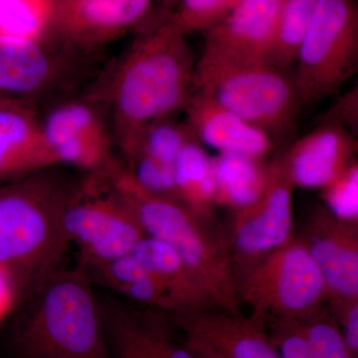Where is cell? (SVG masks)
I'll use <instances>...</instances> for the list:
<instances>
[{
  "mask_svg": "<svg viewBox=\"0 0 358 358\" xmlns=\"http://www.w3.org/2000/svg\"><path fill=\"white\" fill-rule=\"evenodd\" d=\"M58 166L0 185V271L21 305L70 246L64 212L74 182Z\"/></svg>",
  "mask_w": 358,
  "mask_h": 358,
  "instance_id": "1",
  "label": "cell"
},
{
  "mask_svg": "<svg viewBox=\"0 0 358 358\" xmlns=\"http://www.w3.org/2000/svg\"><path fill=\"white\" fill-rule=\"evenodd\" d=\"M185 36L167 18L136 40L115 68L108 95L120 148L148 124L185 110L196 64Z\"/></svg>",
  "mask_w": 358,
  "mask_h": 358,
  "instance_id": "2",
  "label": "cell"
},
{
  "mask_svg": "<svg viewBox=\"0 0 358 358\" xmlns=\"http://www.w3.org/2000/svg\"><path fill=\"white\" fill-rule=\"evenodd\" d=\"M82 262L59 267L22 303L13 334L20 358H112L102 303Z\"/></svg>",
  "mask_w": 358,
  "mask_h": 358,
  "instance_id": "3",
  "label": "cell"
},
{
  "mask_svg": "<svg viewBox=\"0 0 358 358\" xmlns=\"http://www.w3.org/2000/svg\"><path fill=\"white\" fill-rule=\"evenodd\" d=\"M110 173L147 236L169 245L183 259L216 310L242 315L229 244L214 219L199 215L178 199L143 189L129 176L122 162L110 167Z\"/></svg>",
  "mask_w": 358,
  "mask_h": 358,
  "instance_id": "4",
  "label": "cell"
},
{
  "mask_svg": "<svg viewBox=\"0 0 358 358\" xmlns=\"http://www.w3.org/2000/svg\"><path fill=\"white\" fill-rule=\"evenodd\" d=\"M233 271L240 303L264 326L306 319L327 303L324 277L299 236L265 255L233 264Z\"/></svg>",
  "mask_w": 358,
  "mask_h": 358,
  "instance_id": "5",
  "label": "cell"
},
{
  "mask_svg": "<svg viewBox=\"0 0 358 358\" xmlns=\"http://www.w3.org/2000/svg\"><path fill=\"white\" fill-rule=\"evenodd\" d=\"M193 90L203 92L273 138L291 133L301 110L293 76L267 62L200 57Z\"/></svg>",
  "mask_w": 358,
  "mask_h": 358,
  "instance_id": "6",
  "label": "cell"
},
{
  "mask_svg": "<svg viewBox=\"0 0 358 358\" xmlns=\"http://www.w3.org/2000/svg\"><path fill=\"white\" fill-rule=\"evenodd\" d=\"M110 169L86 173L81 180L75 181L66 205V233L70 244L79 249V261L84 265L129 255L147 236L133 209L115 187Z\"/></svg>",
  "mask_w": 358,
  "mask_h": 358,
  "instance_id": "7",
  "label": "cell"
},
{
  "mask_svg": "<svg viewBox=\"0 0 358 358\" xmlns=\"http://www.w3.org/2000/svg\"><path fill=\"white\" fill-rule=\"evenodd\" d=\"M293 76L303 108L334 95L358 68L355 0H320L296 54Z\"/></svg>",
  "mask_w": 358,
  "mask_h": 358,
  "instance_id": "8",
  "label": "cell"
},
{
  "mask_svg": "<svg viewBox=\"0 0 358 358\" xmlns=\"http://www.w3.org/2000/svg\"><path fill=\"white\" fill-rule=\"evenodd\" d=\"M293 180L284 160L268 162L267 186L254 203L233 211L227 237L233 264L279 248L293 235Z\"/></svg>",
  "mask_w": 358,
  "mask_h": 358,
  "instance_id": "9",
  "label": "cell"
},
{
  "mask_svg": "<svg viewBox=\"0 0 358 358\" xmlns=\"http://www.w3.org/2000/svg\"><path fill=\"white\" fill-rule=\"evenodd\" d=\"M42 136L54 162L85 173L107 171L115 162L112 129L93 103H58L40 119Z\"/></svg>",
  "mask_w": 358,
  "mask_h": 358,
  "instance_id": "10",
  "label": "cell"
},
{
  "mask_svg": "<svg viewBox=\"0 0 358 358\" xmlns=\"http://www.w3.org/2000/svg\"><path fill=\"white\" fill-rule=\"evenodd\" d=\"M185 345L200 358H282L266 326L219 310L167 313Z\"/></svg>",
  "mask_w": 358,
  "mask_h": 358,
  "instance_id": "11",
  "label": "cell"
},
{
  "mask_svg": "<svg viewBox=\"0 0 358 358\" xmlns=\"http://www.w3.org/2000/svg\"><path fill=\"white\" fill-rule=\"evenodd\" d=\"M299 237L324 277L327 303L358 298V221L317 206Z\"/></svg>",
  "mask_w": 358,
  "mask_h": 358,
  "instance_id": "12",
  "label": "cell"
},
{
  "mask_svg": "<svg viewBox=\"0 0 358 358\" xmlns=\"http://www.w3.org/2000/svg\"><path fill=\"white\" fill-rule=\"evenodd\" d=\"M282 0H239L206 31L202 57L267 62Z\"/></svg>",
  "mask_w": 358,
  "mask_h": 358,
  "instance_id": "13",
  "label": "cell"
},
{
  "mask_svg": "<svg viewBox=\"0 0 358 358\" xmlns=\"http://www.w3.org/2000/svg\"><path fill=\"white\" fill-rule=\"evenodd\" d=\"M42 40L0 35V98L26 103L60 87L67 63Z\"/></svg>",
  "mask_w": 358,
  "mask_h": 358,
  "instance_id": "14",
  "label": "cell"
},
{
  "mask_svg": "<svg viewBox=\"0 0 358 358\" xmlns=\"http://www.w3.org/2000/svg\"><path fill=\"white\" fill-rule=\"evenodd\" d=\"M152 0H54L52 22L72 47L92 48L143 20Z\"/></svg>",
  "mask_w": 358,
  "mask_h": 358,
  "instance_id": "15",
  "label": "cell"
},
{
  "mask_svg": "<svg viewBox=\"0 0 358 358\" xmlns=\"http://www.w3.org/2000/svg\"><path fill=\"white\" fill-rule=\"evenodd\" d=\"M357 152L352 131L327 120L299 138L282 159L294 186L320 189L357 159Z\"/></svg>",
  "mask_w": 358,
  "mask_h": 358,
  "instance_id": "16",
  "label": "cell"
},
{
  "mask_svg": "<svg viewBox=\"0 0 358 358\" xmlns=\"http://www.w3.org/2000/svg\"><path fill=\"white\" fill-rule=\"evenodd\" d=\"M183 110L185 124L195 140L218 152L263 159L274 148L275 140L267 131L245 121L203 92L193 90Z\"/></svg>",
  "mask_w": 358,
  "mask_h": 358,
  "instance_id": "17",
  "label": "cell"
},
{
  "mask_svg": "<svg viewBox=\"0 0 358 358\" xmlns=\"http://www.w3.org/2000/svg\"><path fill=\"white\" fill-rule=\"evenodd\" d=\"M55 166L32 105L0 100V181L9 182Z\"/></svg>",
  "mask_w": 358,
  "mask_h": 358,
  "instance_id": "18",
  "label": "cell"
},
{
  "mask_svg": "<svg viewBox=\"0 0 358 358\" xmlns=\"http://www.w3.org/2000/svg\"><path fill=\"white\" fill-rule=\"evenodd\" d=\"M131 254L157 278L171 296L178 307V313L216 310L192 268L169 245L145 236Z\"/></svg>",
  "mask_w": 358,
  "mask_h": 358,
  "instance_id": "19",
  "label": "cell"
},
{
  "mask_svg": "<svg viewBox=\"0 0 358 358\" xmlns=\"http://www.w3.org/2000/svg\"><path fill=\"white\" fill-rule=\"evenodd\" d=\"M85 267L93 284L101 285L127 300L160 312H179L178 306L157 278L133 254Z\"/></svg>",
  "mask_w": 358,
  "mask_h": 358,
  "instance_id": "20",
  "label": "cell"
},
{
  "mask_svg": "<svg viewBox=\"0 0 358 358\" xmlns=\"http://www.w3.org/2000/svg\"><path fill=\"white\" fill-rule=\"evenodd\" d=\"M216 183V205L232 211L259 199L268 183V164L247 155L219 152L212 157Z\"/></svg>",
  "mask_w": 358,
  "mask_h": 358,
  "instance_id": "21",
  "label": "cell"
},
{
  "mask_svg": "<svg viewBox=\"0 0 358 358\" xmlns=\"http://www.w3.org/2000/svg\"><path fill=\"white\" fill-rule=\"evenodd\" d=\"M178 199L199 215L214 219L216 183L212 157L196 140L188 141L173 164Z\"/></svg>",
  "mask_w": 358,
  "mask_h": 358,
  "instance_id": "22",
  "label": "cell"
},
{
  "mask_svg": "<svg viewBox=\"0 0 358 358\" xmlns=\"http://www.w3.org/2000/svg\"><path fill=\"white\" fill-rule=\"evenodd\" d=\"M112 358H159L145 313L136 312L115 300L101 301Z\"/></svg>",
  "mask_w": 358,
  "mask_h": 358,
  "instance_id": "23",
  "label": "cell"
},
{
  "mask_svg": "<svg viewBox=\"0 0 358 358\" xmlns=\"http://www.w3.org/2000/svg\"><path fill=\"white\" fill-rule=\"evenodd\" d=\"M320 0H282L268 63L288 69L296 54Z\"/></svg>",
  "mask_w": 358,
  "mask_h": 358,
  "instance_id": "24",
  "label": "cell"
},
{
  "mask_svg": "<svg viewBox=\"0 0 358 358\" xmlns=\"http://www.w3.org/2000/svg\"><path fill=\"white\" fill-rule=\"evenodd\" d=\"M192 140H195L194 136L185 124H178L167 117L148 124L120 150L124 159L134 155H145L173 166L182 148Z\"/></svg>",
  "mask_w": 358,
  "mask_h": 358,
  "instance_id": "25",
  "label": "cell"
},
{
  "mask_svg": "<svg viewBox=\"0 0 358 358\" xmlns=\"http://www.w3.org/2000/svg\"><path fill=\"white\" fill-rule=\"evenodd\" d=\"M53 13L54 0H0V35L42 40Z\"/></svg>",
  "mask_w": 358,
  "mask_h": 358,
  "instance_id": "26",
  "label": "cell"
},
{
  "mask_svg": "<svg viewBox=\"0 0 358 358\" xmlns=\"http://www.w3.org/2000/svg\"><path fill=\"white\" fill-rule=\"evenodd\" d=\"M317 358H357L346 345L338 322L329 308L322 307L310 317L294 320Z\"/></svg>",
  "mask_w": 358,
  "mask_h": 358,
  "instance_id": "27",
  "label": "cell"
},
{
  "mask_svg": "<svg viewBox=\"0 0 358 358\" xmlns=\"http://www.w3.org/2000/svg\"><path fill=\"white\" fill-rule=\"evenodd\" d=\"M122 164L134 182L143 189L160 196L178 199L173 166L145 155L124 157Z\"/></svg>",
  "mask_w": 358,
  "mask_h": 358,
  "instance_id": "28",
  "label": "cell"
},
{
  "mask_svg": "<svg viewBox=\"0 0 358 358\" xmlns=\"http://www.w3.org/2000/svg\"><path fill=\"white\" fill-rule=\"evenodd\" d=\"M239 0H178L169 20L185 35L207 30L229 13Z\"/></svg>",
  "mask_w": 358,
  "mask_h": 358,
  "instance_id": "29",
  "label": "cell"
},
{
  "mask_svg": "<svg viewBox=\"0 0 358 358\" xmlns=\"http://www.w3.org/2000/svg\"><path fill=\"white\" fill-rule=\"evenodd\" d=\"M320 190L324 206L333 215L343 220L358 221L357 159Z\"/></svg>",
  "mask_w": 358,
  "mask_h": 358,
  "instance_id": "30",
  "label": "cell"
},
{
  "mask_svg": "<svg viewBox=\"0 0 358 358\" xmlns=\"http://www.w3.org/2000/svg\"><path fill=\"white\" fill-rule=\"evenodd\" d=\"M145 312L148 331L159 358H200L185 345L173 338L171 329L173 327L169 315L160 310Z\"/></svg>",
  "mask_w": 358,
  "mask_h": 358,
  "instance_id": "31",
  "label": "cell"
},
{
  "mask_svg": "<svg viewBox=\"0 0 358 358\" xmlns=\"http://www.w3.org/2000/svg\"><path fill=\"white\" fill-rule=\"evenodd\" d=\"M271 339L282 358H317L294 320H273Z\"/></svg>",
  "mask_w": 358,
  "mask_h": 358,
  "instance_id": "32",
  "label": "cell"
},
{
  "mask_svg": "<svg viewBox=\"0 0 358 358\" xmlns=\"http://www.w3.org/2000/svg\"><path fill=\"white\" fill-rule=\"evenodd\" d=\"M329 303L327 308L338 322L346 345L358 358V298Z\"/></svg>",
  "mask_w": 358,
  "mask_h": 358,
  "instance_id": "33",
  "label": "cell"
},
{
  "mask_svg": "<svg viewBox=\"0 0 358 358\" xmlns=\"http://www.w3.org/2000/svg\"><path fill=\"white\" fill-rule=\"evenodd\" d=\"M0 100H4V98H0Z\"/></svg>",
  "mask_w": 358,
  "mask_h": 358,
  "instance_id": "34",
  "label": "cell"
}]
</instances>
